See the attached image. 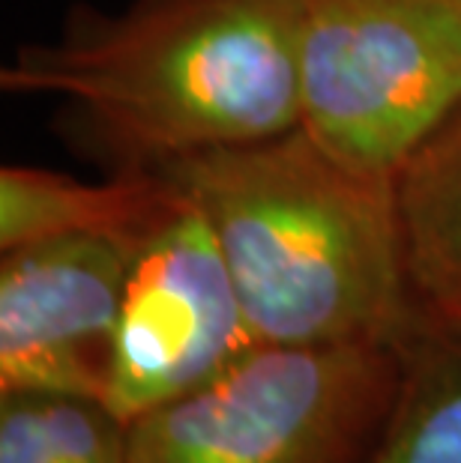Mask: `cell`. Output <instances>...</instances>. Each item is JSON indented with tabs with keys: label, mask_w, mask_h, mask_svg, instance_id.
Returning a JSON list of instances; mask_svg holds the SVG:
<instances>
[{
	"label": "cell",
	"mask_w": 461,
	"mask_h": 463,
	"mask_svg": "<svg viewBox=\"0 0 461 463\" xmlns=\"http://www.w3.org/2000/svg\"><path fill=\"white\" fill-rule=\"evenodd\" d=\"M300 4L135 0L22 48L0 87L61 99L117 174H159L297 129Z\"/></svg>",
	"instance_id": "1"
},
{
	"label": "cell",
	"mask_w": 461,
	"mask_h": 463,
	"mask_svg": "<svg viewBox=\"0 0 461 463\" xmlns=\"http://www.w3.org/2000/svg\"><path fill=\"white\" fill-rule=\"evenodd\" d=\"M159 174L207 219L261 344L399 347L423 320L396 180L336 159L300 126Z\"/></svg>",
	"instance_id": "2"
},
{
	"label": "cell",
	"mask_w": 461,
	"mask_h": 463,
	"mask_svg": "<svg viewBox=\"0 0 461 463\" xmlns=\"http://www.w3.org/2000/svg\"><path fill=\"white\" fill-rule=\"evenodd\" d=\"M401 344H261L126 425L130 463H362L401 386Z\"/></svg>",
	"instance_id": "3"
},
{
	"label": "cell",
	"mask_w": 461,
	"mask_h": 463,
	"mask_svg": "<svg viewBox=\"0 0 461 463\" xmlns=\"http://www.w3.org/2000/svg\"><path fill=\"white\" fill-rule=\"evenodd\" d=\"M300 129L396 180L461 108V0H303Z\"/></svg>",
	"instance_id": "4"
},
{
	"label": "cell",
	"mask_w": 461,
	"mask_h": 463,
	"mask_svg": "<svg viewBox=\"0 0 461 463\" xmlns=\"http://www.w3.org/2000/svg\"><path fill=\"white\" fill-rule=\"evenodd\" d=\"M258 347L219 242L180 192L132 251L105 407L130 425Z\"/></svg>",
	"instance_id": "5"
},
{
	"label": "cell",
	"mask_w": 461,
	"mask_h": 463,
	"mask_svg": "<svg viewBox=\"0 0 461 463\" xmlns=\"http://www.w3.org/2000/svg\"><path fill=\"white\" fill-rule=\"evenodd\" d=\"M135 240L61 236L4 251L0 395L105 403Z\"/></svg>",
	"instance_id": "6"
},
{
	"label": "cell",
	"mask_w": 461,
	"mask_h": 463,
	"mask_svg": "<svg viewBox=\"0 0 461 463\" xmlns=\"http://www.w3.org/2000/svg\"><path fill=\"white\" fill-rule=\"evenodd\" d=\"M180 192L162 174H117L82 183L43 167L6 165L0 171V249L13 251L61 236L135 240L178 203Z\"/></svg>",
	"instance_id": "7"
},
{
	"label": "cell",
	"mask_w": 461,
	"mask_h": 463,
	"mask_svg": "<svg viewBox=\"0 0 461 463\" xmlns=\"http://www.w3.org/2000/svg\"><path fill=\"white\" fill-rule=\"evenodd\" d=\"M396 198L419 311L461 329V108L401 167Z\"/></svg>",
	"instance_id": "8"
},
{
	"label": "cell",
	"mask_w": 461,
	"mask_h": 463,
	"mask_svg": "<svg viewBox=\"0 0 461 463\" xmlns=\"http://www.w3.org/2000/svg\"><path fill=\"white\" fill-rule=\"evenodd\" d=\"M401 359L396 403L362 463H461V329L423 317Z\"/></svg>",
	"instance_id": "9"
},
{
	"label": "cell",
	"mask_w": 461,
	"mask_h": 463,
	"mask_svg": "<svg viewBox=\"0 0 461 463\" xmlns=\"http://www.w3.org/2000/svg\"><path fill=\"white\" fill-rule=\"evenodd\" d=\"M0 463H130L126 425L100 401L4 395Z\"/></svg>",
	"instance_id": "10"
}]
</instances>
